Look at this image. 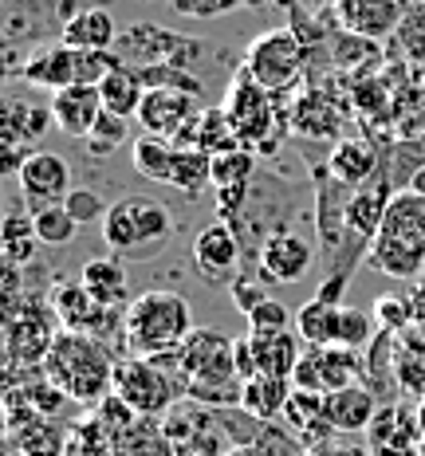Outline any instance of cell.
Returning a JSON list of instances; mask_svg holds the SVG:
<instances>
[{
	"label": "cell",
	"mask_w": 425,
	"mask_h": 456,
	"mask_svg": "<svg viewBox=\"0 0 425 456\" xmlns=\"http://www.w3.org/2000/svg\"><path fill=\"white\" fill-rule=\"evenodd\" d=\"M115 366L119 354L102 338L63 327L44 358V374L75 405H99L107 394H115Z\"/></svg>",
	"instance_id": "cell-1"
},
{
	"label": "cell",
	"mask_w": 425,
	"mask_h": 456,
	"mask_svg": "<svg viewBox=\"0 0 425 456\" xmlns=\"http://www.w3.org/2000/svg\"><path fill=\"white\" fill-rule=\"evenodd\" d=\"M174 358L177 378L185 382L189 402L217 410V405H241L244 378L233 358V338L213 327H193V335L182 342Z\"/></svg>",
	"instance_id": "cell-2"
},
{
	"label": "cell",
	"mask_w": 425,
	"mask_h": 456,
	"mask_svg": "<svg viewBox=\"0 0 425 456\" xmlns=\"http://www.w3.org/2000/svg\"><path fill=\"white\" fill-rule=\"evenodd\" d=\"M366 264L390 280H413L425 268V193L398 189L386 205Z\"/></svg>",
	"instance_id": "cell-3"
},
{
	"label": "cell",
	"mask_w": 425,
	"mask_h": 456,
	"mask_svg": "<svg viewBox=\"0 0 425 456\" xmlns=\"http://www.w3.org/2000/svg\"><path fill=\"white\" fill-rule=\"evenodd\" d=\"M193 335V307L182 291H146L127 307V354L166 358Z\"/></svg>",
	"instance_id": "cell-4"
},
{
	"label": "cell",
	"mask_w": 425,
	"mask_h": 456,
	"mask_svg": "<svg viewBox=\"0 0 425 456\" xmlns=\"http://www.w3.org/2000/svg\"><path fill=\"white\" fill-rule=\"evenodd\" d=\"M169 213L150 197H119L102 216V244L122 260H158L169 244Z\"/></svg>",
	"instance_id": "cell-5"
},
{
	"label": "cell",
	"mask_w": 425,
	"mask_h": 456,
	"mask_svg": "<svg viewBox=\"0 0 425 456\" xmlns=\"http://www.w3.org/2000/svg\"><path fill=\"white\" fill-rule=\"evenodd\" d=\"M115 394L138 417H166L185 394V382L177 378L174 358H138L122 354L115 366Z\"/></svg>",
	"instance_id": "cell-6"
},
{
	"label": "cell",
	"mask_w": 425,
	"mask_h": 456,
	"mask_svg": "<svg viewBox=\"0 0 425 456\" xmlns=\"http://www.w3.org/2000/svg\"><path fill=\"white\" fill-rule=\"evenodd\" d=\"M119 60L127 68H154V63H174V68H185V71H201V60H205V44L201 40H189V36H177L169 28H158V24H135L127 32H119V44H115Z\"/></svg>",
	"instance_id": "cell-7"
},
{
	"label": "cell",
	"mask_w": 425,
	"mask_h": 456,
	"mask_svg": "<svg viewBox=\"0 0 425 456\" xmlns=\"http://www.w3.org/2000/svg\"><path fill=\"white\" fill-rule=\"evenodd\" d=\"M307 47L291 28H268L244 47V71L260 83L264 91H283L304 75Z\"/></svg>",
	"instance_id": "cell-8"
},
{
	"label": "cell",
	"mask_w": 425,
	"mask_h": 456,
	"mask_svg": "<svg viewBox=\"0 0 425 456\" xmlns=\"http://www.w3.org/2000/svg\"><path fill=\"white\" fill-rule=\"evenodd\" d=\"M60 335L52 303L28 296L20 307L8 315V362L12 366H44L52 338Z\"/></svg>",
	"instance_id": "cell-9"
},
{
	"label": "cell",
	"mask_w": 425,
	"mask_h": 456,
	"mask_svg": "<svg viewBox=\"0 0 425 456\" xmlns=\"http://www.w3.org/2000/svg\"><path fill=\"white\" fill-rule=\"evenodd\" d=\"M63 0H4L0 8V28H4V44L20 47L32 44H60L63 40Z\"/></svg>",
	"instance_id": "cell-10"
},
{
	"label": "cell",
	"mask_w": 425,
	"mask_h": 456,
	"mask_svg": "<svg viewBox=\"0 0 425 456\" xmlns=\"http://www.w3.org/2000/svg\"><path fill=\"white\" fill-rule=\"evenodd\" d=\"M413 4L418 0H331V12L343 32L390 44Z\"/></svg>",
	"instance_id": "cell-11"
},
{
	"label": "cell",
	"mask_w": 425,
	"mask_h": 456,
	"mask_svg": "<svg viewBox=\"0 0 425 456\" xmlns=\"http://www.w3.org/2000/svg\"><path fill=\"white\" fill-rule=\"evenodd\" d=\"M197 114H201L197 94L174 91V87H150L146 99H142V107H138V126H142V134L177 142L189 126H193Z\"/></svg>",
	"instance_id": "cell-12"
},
{
	"label": "cell",
	"mask_w": 425,
	"mask_h": 456,
	"mask_svg": "<svg viewBox=\"0 0 425 456\" xmlns=\"http://www.w3.org/2000/svg\"><path fill=\"white\" fill-rule=\"evenodd\" d=\"M16 177H20V193H24L28 213H40V208L63 205V201H68V193H71V166H68V158L52 154V150H36V154L24 161V169Z\"/></svg>",
	"instance_id": "cell-13"
},
{
	"label": "cell",
	"mask_w": 425,
	"mask_h": 456,
	"mask_svg": "<svg viewBox=\"0 0 425 456\" xmlns=\"http://www.w3.org/2000/svg\"><path fill=\"white\" fill-rule=\"evenodd\" d=\"M272 91H264L249 71H236L233 87H229V102H225V118H229L236 142H264V134L272 130Z\"/></svg>",
	"instance_id": "cell-14"
},
{
	"label": "cell",
	"mask_w": 425,
	"mask_h": 456,
	"mask_svg": "<svg viewBox=\"0 0 425 456\" xmlns=\"http://www.w3.org/2000/svg\"><path fill=\"white\" fill-rule=\"evenodd\" d=\"M358 378H363V358H358L355 350H343V346H311L307 354L299 358L296 374H291V386L331 394V389L355 386Z\"/></svg>",
	"instance_id": "cell-15"
},
{
	"label": "cell",
	"mask_w": 425,
	"mask_h": 456,
	"mask_svg": "<svg viewBox=\"0 0 425 456\" xmlns=\"http://www.w3.org/2000/svg\"><path fill=\"white\" fill-rule=\"evenodd\" d=\"M257 264L272 283H299L315 268V244L307 236L291 232V228H276V232L264 236Z\"/></svg>",
	"instance_id": "cell-16"
},
{
	"label": "cell",
	"mask_w": 425,
	"mask_h": 456,
	"mask_svg": "<svg viewBox=\"0 0 425 456\" xmlns=\"http://www.w3.org/2000/svg\"><path fill=\"white\" fill-rule=\"evenodd\" d=\"M193 268L201 280L209 283H221V280H233L236 268H241V236L229 221H209L197 228L193 236Z\"/></svg>",
	"instance_id": "cell-17"
},
{
	"label": "cell",
	"mask_w": 425,
	"mask_h": 456,
	"mask_svg": "<svg viewBox=\"0 0 425 456\" xmlns=\"http://www.w3.org/2000/svg\"><path fill=\"white\" fill-rule=\"evenodd\" d=\"M47 107H52L55 130H60V134H68V138H79V142L91 134L94 122H99V114L107 110V107H102L99 87H91V83H71V87L55 91Z\"/></svg>",
	"instance_id": "cell-18"
},
{
	"label": "cell",
	"mask_w": 425,
	"mask_h": 456,
	"mask_svg": "<svg viewBox=\"0 0 425 456\" xmlns=\"http://www.w3.org/2000/svg\"><path fill=\"white\" fill-rule=\"evenodd\" d=\"M378 410H382V405H378V394H374V389H366L363 382L323 394V425H327V429H335V433H363V429H371Z\"/></svg>",
	"instance_id": "cell-19"
},
{
	"label": "cell",
	"mask_w": 425,
	"mask_h": 456,
	"mask_svg": "<svg viewBox=\"0 0 425 456\" xmlns=\"http://www.w3.org/2000/svg\"><path fill=\"white\" fill-rule=\"evenodd\" d=\"M249 342H252V354H257V374H268V378H288L296 374L299 358V330L288 327V330H249Z\"/></svg>",
	"instance_id": "cell-20"
},
{
	"label": "cell",
	"mask_w": 425,
	"mask_h": 456,
	"mask_svg": "<svg viewBox=\"0 0 425 456\" xmlns=\"http://www.w3.org/2000/svg\"><path fill=\"white\" fill-rule=\"evenodd\" d=\"M20 75L32 87H44V91H63L71 83H79V68H75V47L68 44H44L36 52H28Z\"/></svg>",
	"instance_id": "cell-21"
},
{
	"label": "cell",
	"mask_w": 425,
	"mask_h": 456,
	"mask_svg": "<svg viewBox=\"0 0 425 456\" xmlns=\"http://www.w3.org/2000/svg\"><path fill=\"white\" fill-rule=\"evenodd\" d=\"M68 47H79V52H115L119 44V24L110 16L107 4H87L83 12H75L68 24H63V40Z\"/></svg>",
	"instance_id": "cell-22"
},
{
	"label": "cell",
	"mask_w": 425,
	"mask_h": 456,
	"mask_svg": "<svg viewBox=\"0 0 425 456\" xmlns=\"http://www.w3.org/2000/svg\"><path fill=\"white\" fill-rule=\"evenodd\" d=\"M327 169H331L335 182H343L351 189H363V185H371L378 177L382 161H378V150L366 138H343V142H335V150H331Z\"/></svg>",
	"instance_id": "cell-23"
},
{
	"label": "cell",
	"mask_w": 425,
	"mask_h": 456,
	"mask_svg": "<svg viewBox=\"0 0 425 456\" xmlns=\"http://www.w3.org/2000/svg\"><path fill=\"white\" fill-rule=\"evenodd\" d=\"M79 280H83V288L91 291V299L99 303V307H130L127 303V291H130L127 260H122V256L107 252V256H99V260H87L83 272H79Z\"/></svg>",
	"instance_id": "cell-24"
},
{
	"label": "cell",
	"mask_w": 425,
	"mask_h": 456,
	"mask_svg": "<svg viewBox=\"0 0 425 456\" xmlns=\"http://www.w3.org/2000/svg\"><path fill=\"white\" fill-rule=\"evenodd\" d=\"M291 397V382L288 378H268V374H257L244 382V394H241V410L252 417V421H276L283 417V405Z\"/></svg>",
	"instance_id": "cell-25"
},
{
	"label": "cell",
	"mask_w": 425,
	"mask_h": 456,
	"mask_svg": "<svg viewBox=\"0 0 425 456\" xmlns=\"http://www.w3.org/2000/svg\"><path fill=\"white\" fill-rule=\"evenodd\" d=\"M52 122V107H28L20 99H4V146H24L32 150V142L44 134Z\"/></svg>",
	"instance_id": "cell-26"
},
{
	"label": "cell",
	"mask_w": 425,
	"mask_h": 456,
	"mask_svg": "<svg viewBox=\"0 0 425 456\" xmlns=\"http://www.w3.org/2000/svg\"><path fill=\"white\" fill-rule=\"evenodd\" d=\"M99 94H102V107L110 114L138 118V107H142V99H146V83H142L138 68H127V63H122L119 71H110L107 79L99 83Z\"/></svg>",
	"instance_id": "cell-27"
},
{
	"label": "cell",
	"mask_w": 425,
	"mask_h": 456,
	"mask_svg": "<svg viewBox=\"0 0 425 456\" xmlns=\"http://www.w3.org/2000/svg\"><path fill=\"white\" fill-rule=\"evenodd\" d=\"M339 311L343 303H327L323 296H315L311 303L296 311V330L307 346H335V327H339Z\"/></svg>",
	"instance_id": "cell-28"
},
{
	"label": "cell",
	"mask_w": 425,
	"mask_h": 456,
	"mask_svg": "<svg viewBox=\"0 0 425 456\" xmlns=\"http://www.w3.org/2000/svg\"><path fill=\"white\" fill-rule=\"evenodd\" d=\"M115 456H177V444L158 425V417H138L115 441Z\"/></svg>",
	"instance_id": "cell-29"
},
{
	"label": "cell",
	"mask_w": 425,
	"mask_h": 456,
	"mask_svg": "<svg viewBox=\"0 0 425 456\" xmlns=\"http://www.w3.org/2000/svg\"><path fill=\"white\" fill-rule=\"evenodd\" d=\"M174 158H177V142H166L154 134H142V138H135V146H130V161H135L138 174L150 177V182H162V185H169Z\"/></svg>",
	"instance_id": "cell-30"
},
{
	"label": "cell",
	"mask_w": 425,
	"mask_h": 456,
	"mask_svg": "<svg viewBox=\"0 0 425 456\" xmlns=\"http://www.w3.org/2000/svg\"><path fill=\"white\" fill-rule=\"evenodd\" d=\"M209 185H213V154H205V150H197V146H177L169 189H182V193L197 197Z\"/></svg>",
	"instance_id": "cell-31"
},
{
	"label": "cell",
	"mask_w": 425,
	"mask_h": 456,
	"mask_svg": "<svg viewBox=\"0 0 425 456\" xmlns=\"http://www.w3.org/2000/svg\"><path fill=\"white\" fill-rule=\"evenodd\" d=\"M252 177H257V154L244 146L221 150L213 154V189L217 193H229V189H252Z\"/></svg>",
	"instance_id": "cell-32"
},
{
	"label": "cell",
	"mask_w": 425,
	"mask_h": 456,
	"mask_svg": "<svg viewBox=\"0 0 425 456\" xmlns=\"http://www.w3.org/2000/svg\"><path fill=\"white\" fill-rule=\"evenodd\" d=\"M68 436L71 433H63L52 417H36L24 429H12V441L24 456H63L68 452Z\"/></svg>",
	"instance_id": "cell-33"
},
{
	"label": "cell",
	"mask_w": 425,
	"mask_h": 456,
	"mask_svg": "<svg viewBox=\"0 0 425 456\" xmlns=\"http://www.w3.org/2000/svg\"><path fill=\"white\" fill-rule=\"evenodd\" d=\"M291 122H296V130L307 134V138H335L339 134V114L323 94H307V99H299Z\"/></svg>",
	"instance_id": "cell-34"
},
{
	"label": "cell",
	"mask_w": 425,
	"mask_h": 456,
	"mask_svg": "<svg viewBox=\"0 0 425 456\" xmlns=\"http://www.w3.org/2000/svg\"><path fill=\"white\" fill-rule=\"evenodd\" d=\"M390 52H398L405 63H413V68H425V4L421 0L410 8V16H405L402 28L394 32Z\"/></svg>",
	"instance_id": "cell-35"
},
{
	"label": "cell",
	"mask_w": 425,
	"mask_h": 456,
	"mask_svg": "<svg viewBox=\"0 0 425 456\" xmlns=\"http://www.w3.org/2000/svg\"><path fill=\"white\" fill-rule=\"evenodd\" d=\"M68 433H71L68 436V449L75 456H115V433H110L94 413L83 417L79 425H71Z\"/></svg>",
	"instance_id": "cell-36"
},
{
	"label": "cell",
	"mask_w": 425,
	"mask_h": 456,
	"mask_svg": "<svg viewBox=\"0 0 425 456\" xmlns=\"http://www.w3.org/2000/svg\"><path fill=\"white\" fill-rule=\"evenodd\" d=\"M36 244H40V236H36L32 216L8 213L4 216V260L16 264V268H24L28 260H36Z\"/></svg>",
	"instance_id": "cell-37"
},
{
	"label": "cell",
	"mask_w": 425,
	"mask_h": 456,
	"mask_svg": "<svg viewBox=\"0 0 425 456\" xmlns=\"http://www.w3.org/2000/svg\"><path fill=\"white\" fill-rule=\"evenodd\" d=\"M32 224H36V236H40L44 248H60V244H71L75 232H79V221L68 213V205H52V208H40L32 213Z\"/></svg>",
	"instance_id": "cell-38"
},
{
	"label": "cell",
	"mask_w": 425,
	"mask_h": 456,
	"mask_svg": "<svg viewBox=\"0 0 425 456\" xmlns=\"http://www.w3.org/2000/svg\"><path fill=\"white\" fill-rule=\"evenodd\" d=\"M331 55H335V63L347 68V71H371L374 60H382V44L366 40V36L343 32L335 44H331Z\"/></svg>",
	"instance_id": "cell-39"
},
{
	"label": "cell",
	"mask_w": 425,
	"mask_h": 456,
	"mask_svg": "<svg viewBox=\"0 0 425 456\" xmlns=\"http://www.w3.org/2000/svg\"><path fill=\"white\" fill-rule=\"evenodd\" d=\"M127 122L130 118H122V114L102 110L99 122H94V130L83 138V142H87V154L91 158H110V154H115L122 142H127Z\"/></svg>",
	"instance_id": "cell-40"
},
{
	"label": "cell",
	"mask_w": 425,
	"mask_h": 456,
	"mask_svg": "<svg viewBox=\"0 0 425 456\" xmlns=\"http://www.w3.org/2000/svg\"><path fill=\"white\" fill-rule=\"evenodd\" d=\"M283 421L291 429H311L315 421H323V394L319 389H304V386H291V397L283 405Z\"/></svg>",
	"instance_id": "cell-41"
},
{
	"label": "cell",
	"mask_w": 425,
	"mask_h": 456,
	"mask_svg": "<svg viewBox=\"0 0 425 456\" xmlns=\"http://www.w3.org/2000/svg\"><path fill=\"white\" fill-rule=\"evenodd\" d=\"M374 342V322L366 311H355V307H343L339 311V327H335V346L343 350H363Z\"/></svg>",
	"instance_id": "cell-42"
},
{
	"label": "cell",
	"mask_w": 425,
	"mask_h": 456,
	"mask_svg": "<svg viewBox=\"0 0 425 456\" xmlns=\"http://www.w3.org/2000/svg\"><path fill=\"white\" fill-rule=\"evenodd\" d=\"M268 0H169L177 16H197V20H213L225 12H241V8H260Z\"/></svg>",
	"instance_id": "cell-43"
},
{
	"label": "cell",
	"mask_w": 425,
	"mask_h": 456,
	"mask_svg": "<svg viewBox=\"0 0 425 456\" xmlns=\"http://www.w3.org/2000/svg\"><path fill=\"white\" fill-rule=\"evenodd\" d=\"M94 417H99V421H102V425H107V429H110V433H115V441H119V436H122V433H127V429H130V425H135V421H138V413H135V410H130V405H127V402H122V397H119V394H107V397H102V402H99V405H94Z\"/></svg>",
	"instance_id": "cell-44"
},
{
	"label": "cell",
	"mask_w": 425,
	"mask_h": 456,
	"mask_svg": "<svg viewBox=\"0 0 425 456\" xmlns=\"http://www.w3.org/2000/svg\"><path fill=\"white\" fill-rule=\"evenodd\" d=\"M63 205H68V213H71L79 224L102 221V216H107V208H110V205H102V197L94 193V189H71Z\"/></svg>",
	"instance_id": "cell-45"
},
{
	"label": "cell",
	"mask_w": 425,
	"mask_h": 456,
	"mask_svg": "<svg viewBox=\"0 0 425 456\" xmlns=\"http://www.w3.org/2000/svg\"><path fill=\"white\" fill-rule=\"evenodd\" d=\"M288 327H296V315L280 299H264L249 315V330H288Z\"/></svg>",
	"instance_id": "cell-46"
},
{
	"label": "cell",
	"mask_w": 425,
	"mask_h": 456,
	"mask_svg": "<svg viewBox=\"0 0 425 456\" xmlns=\"http://www.w3.org/2000/svg\"><path fill=\"white\" fill-rule=\"evenodd\" d=\"M374 319H378V327L382 330H402L405 322L413 319V307H410V299H398V296H382L374 303Z\"/></svg>",
	"instance_id": "cell-47"
},
{
	"label": "cell",
	"mask_w": 425,
	"mask_h": 456,
	"mask_svg": "<svg viewBox=\"0 0 425 456\" xmlns=\"http://www.w3.org/2000/svg\"><path fill=\"white\" fill-rule=\"evenodd\" d=\"M264 299H272V296L260 288L257 280H233V303H236V311H241L244 319H249V315L260 307Z\"/></svg>",
	"instance_id": "cell-48"
},
{
	"label": "cell",
	"mask_w": 425,
	"mask_h": 456,
	"mask_svg": "<svg viewBox=\"0 0 425 456\" xmlns=\"http://www.w3.org/2000/svg\"><path fill=\"white\" fill-rule=\"evenodd\" d=\"M233 358H236V370H241L244 382H249V378H257V354H252L249 335H244V338H233Z\"/></svg>",
	"instance_id": "cell-49"
},
{
	"label": "cell",
	"mask_w": 425,
	"mask_h": 456,
	"mask_svg": "<svg viewBox=\"0 0 425 456\" xmlns=\"http://www.w3.org/2000/svg\"><path fill=\"white\" fill-rule=\"evenodd\" d=\"M225 456H268V452H264V449H260V444H257V441H252V444H233V449H229V452H225Z\"/></svg>",
	"instance_id": "cell-50"
},
{
	"label": "cell",
	"mask_w": 425,
	"mask_h": 456,
	"mask_svg": "<svg viewBox=\"0 0 425 456\" xmlns=\"http://www.w3.org/2000/svg\"><path fill=\"white\" fill-rule=\"evenodd\" d=\"M413 421H418V436H421V444H425V397L418 402V413H413Z\"/></svg>",
	"instance_id": "cell-51"
},
{
	"label": "cell",
	"mask_w": 425,
	"mask_h": 456,
	"mask_svg": "<svg viewBox=\"0 0 425 456\" xmlns=\"http://www.w3.org/2000/svg\"><path fill=\"white\" fill-rule=\"evenodd\" d=\"M410 189H418V193H425V169H421L418 177H413V185H410Z\"/></svg>",
	"instance_id": "cell-52"
},
{
	"label": "cell",
	"mask_w": 425,
	"mask_h": 456,
	"mask_svg": "<svg viewBox=\"0 0 425 456\" xmlns=\"http://www.w3.org/2000/svg\"><path fill=\"white\" fill-rule=\"evenodd\" d=\"M421 4H425V0H421Z\"/></svg>",
	"instance_id": "cell-53"
},
{
	"label": "cell",
	"mask_w": 425,
	"mask_h": 456,
	"mask_svg": "<svg viewBox=\"0 0 425 456\" xmlns=\"http://www.w3.org/2000/svg\"><path fill=\"white\" fill-rule=\"evenodd\" d=\"M421 83H425V79H421Z\"/></svg>",
	"instance_id": "cell-54"
}]
</instances>
